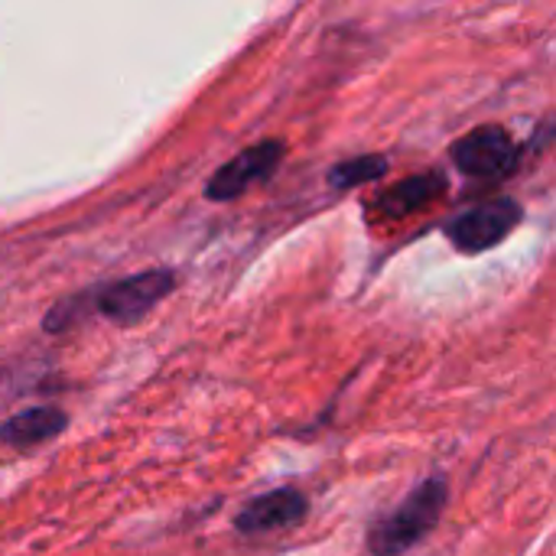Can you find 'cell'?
Segmentation results:
<instances>
[{
	"label": "cell",
	"mask_w": 556,
	"mask_h": 556,
	"mask_svg": "<svg viewBox=\"0 0 556 556\" xmlns=\"http://www.w3.org/2000/svg\"><path fill=\"white\" fill-rule=\"evenodd\" d=\"M176 287V274L166 267H153V270H140L130 277H121L108 287H101L98 293H91L94 309L117 323V326H134L140 323L163 296H169Z\"/></svg>",
	"instance_id": "7a4b0ae2"
},
{
	"label": "cell",
	"mask_w": 556,
	"mask_h": 556,
	"mask_svg": "<svg viewBox=\"0 0 556 556\" xmlns=\"http://www.w3.org/2000/svg\"><path fill=\"white\" fill-rule=\"evenodd\" d=\"M450 502V485L443 476H433L420 482L404 505H397L391 515L371 525L368 531V551L371 556H401L417 547L440 521L443 508Z\"/></svg>",
	"instance_id": "6da1fadb"
},
{
	"label": "cell",
	"mask_w": 556,
	"mask_h": 556,
	"mask_svg": "<svg viewBox=\"0 0 556 556\" xmlns=\"http://www.w3.org/2000/svg\"><path fill=\"white\" fill-rule=\"evenodd\" d=\"M521 222H525V208L515 199H492V202L459 212L446 225V238L453 241L456 251L479 254V251L502 244Z\"/></svg>",
	"instance_id": "277c9868"
},
{
	"label": "cell",
	"mask_w": 556,
	"mask_h": 556,
	"mask_svg": "<svg viewBox=\"0 0 556 556\" xmlns=\"http://www.w3.org/2000/svg\"><path fill=\"white\" fill-rule=\"evenodd\" d=\"M306 515H309V502H306L303 492H296V489H277V492H267L261 498H251L238 511L235 528L241 534H267V531L293 528Z\"/></svg>",
	"instance_id": "8992f818"
},
{
	"label": "cell",
	"mask_w": 556,
	"mask_h": 556,
	"mask_svg": "<svg viewBox=\"0 0 556 556\" xmlns=\"http://www.w3.org/2000/svg\"><path fill=\"white\" fill-rule=\"evenodd\" d=\"M450 189V179L443 173H420V176H410L391 189H384L375 202H371V212L381 215V218H407L427 205H433L437 199H443Z\"/></svg>",
	"instance_id": "52a82bcc"
},
{
	"label": "cell",
	"mask_w": 556,
	"mask_h": 556,
	"mask_svg": "<svg viewBox=\"0 0 556 556\" xmlns=\"http://www.w3.org/2000/svg\"><path fill=\"white\" fill-rule=\"evenodd\" d=\"M456 169L463 176L472 179H502L511 176L518 160H521V147L515 143V137L498 127V124H485L469 130L466 137H459L450 150Z\"/></svg>",
	"instance_id": "3957f363"
},
{
	"label": "cell",
	"mask_w": 556,
	"mask_h": 556,
	"mask_svg": "<svg viewBox=\"0 0 556 556\" xmlns=\"http://www.w3.org/2000/svg\"><path fill=\"white\" fill-rule=\"evenodd\" d=\"M280 160H283V143L280 140H261V143L248 147L244 153L228 160L218 173H212V179L205 186V199L231 202V199L244 195L254 182L267 179L280 166Z\"/></svg>",
	"instance_id": "5b68a950"
},
{
	"label": "cell",
	"mask_w": 556,
	"mask_h": 556,
	"mask_svg": "<svg viewBox=\"0 0 556 556\" xmlns=\"http://www.w3.org/2000/svg\"><path fill=\"white\" fill-rule=\"evenodd\" d=\"M65 424H68L65 414L55 407H29L10 417L7 424H0V443L13 450H33L55 440L65 430Z\"/></svg>",
	"instance_id": "ba28073f"
},
{
	"label": "cell",
	"mask_w": 556,
	"mask_h": 556,
	"mask_svg": "<svg viewBox=\"0 0 556 556\" xmlns=\"http://www.w3.org/2000/svg\"><path fill=\"white\" fill-rule=\"evenodd\" d=\"M388 173V160L378 153H365V156H352L339 166L329 169V182L332 189H352V186H365L375 182Z\"/></svg>",
	"instance_id": "9c48e42d"
}]
</instances>
